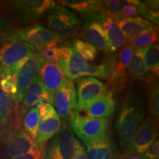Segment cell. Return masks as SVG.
<instances>
[{"label":"cell","instance_id":"1","mask_svg":"<svg viewBox=\"0 0 159 159\" xmlns=\"http://www.w3.org/2000/svg\"><path fill=\"white\" fill-rule=\"evenodd\" d=\"M55 8V2L52 0L12 1L5 4L1 9L7 19L19 24H27L43 16Z\"/></svg>","mask_w":159,"mask_h":159},{"label":"cell","instance_id":"2","mask_svg":"<svg viewBox=\"0 0 159 159\" xmlns=\"http://www.w3.org/2000/svg\"><path fill=\"white\" fill-rule=\"evenodd\" d=\"M47 24L50 31L59 41L71 43V40L79 34L82 22L74 12L60 6L49 16Z\"/></svg>","mask_w":159,"mask_h":159},{"label":"cell","instance_id":"3","mask_svg":"<svg viewBox=\"0 0 159 159\" xmlns=\"http://www.w3.org/2000/svg\"><path fill=\"white\" fill-rule=\"evenodd\" d=\"M44 63L39 52L26 57L13 67L11 72L16 73L17 78V95L14 102L16 108L23 100L27 89L35 78L39 76L41 67Z\"/></svg>","mask_w":159,"mask_h":159},{"label":"cell","instance_id":"4","mask_svg":"<svg viewBox=\"0 0 159 159\" xmlns=\"http://www.w3.org/2000/svg\"><path fill=\"white\" fill-rule=\"evenodd\" d=\"M80 144L71 128L63 125L47 144L45 159H72Z\"/></svg>","mask_w":159,"mask_h":159},{"label":"cell","instance_id":"5","mask_svg":"<svg viewBox=\"0 0 159 159\" xmlns=\"http://www.w3.org/2000/svg\"><path fill=\"white\" fill-rule=\"evenodd\" d=\"M33 46L10 34L0 47V72L11 71L21 60L35 52Z\"/></svg>","mask_w":159,"mask_h":159},{"label":"cell","instance_id":"6","mask_svg":"<svg viewBox=\"0 0 159 159\" xmlns=\"http://www.w3.org/2000/svg\"><path fill=\"white\" fill-rule=\"evenodd\" d=\"M144 117V112L138 105L128 103L122 107L116 123L117 136L122 146L126 148L129 144Z\"/></svg>","mask_w":159,"mask_h":159},{"label":"cell","instance_id":"7","mask_svg":"<svg viewBox=\"0 0 159 159\" xmlns=\"http://www.w3.org/2000/svg\"><path fill=\"white\" fill-rule=\"evenodd\" d=\"M158 137L157 119L150 116L139 125L130 142L125 148V155H143Z\"/></svg>","mask_w":159,"mask_h":159},{"label":"cell","instance_id":"8","mask_svg":"<svg viewBox=\"0 0 159 159\" xmlns=\"http://www.w3.org/2000/svg\"><path fill=\"white\" fill-rule=\"evenodd\" d=\"M71 130L85 144L102 138L107 134L109 125L108 118H83L74 116Z\"/></svg>","mask_w":159,"mask_h":159},{"label":"cell","instance_id":"9","mask_svg":"<svg viewBox=\"0 0 159 159\" xmlns=\"http://www.w3.org/2000/svg\"><path fill=\"white\" fill-rule=\"evenodd\" d=\"M37 146L35 141L21 129H15L7 133L2 141V149L6 159L22 156Z\"/></svg>","mask_w":159,"mask_h":159},{"label":"cell","instance_id":"10","mask_svg":"<svg viewBox=\"0 0 159 159\" xmlns=\"http://www.w3.org/2000/svg\"><path fill=\"white\" fill-rule=\"evenodd\" d=\"M54 102L64 125L71 123L77 106V93L73 81L67 78L55 92Z\"/></svg>","mask_w":159,"mask_h":159},{"label":"cell","instance_id":"11","mask_svg":"<svg viewBox=\"0 0 159 159\" xmlns=\"http://www.w3.org/2000/svg\"><path fill=\"white\" fill-rule=\"evenodd\" d=\"M108 87L92 77H81L77 80V110H81L102 98Z\"/></svg>","mask_w":159,"mask_h":159},{"label":"cell","instance_id":"12","mask_svg":"<svg viewBox=\"0 0 159 159\" xmlns=\"http://www.w3.org/2000/svg\"><path fill=\"white\" fill-rule=\"evenodd\" d=\"M134 49L129 44L119 49L116 55H114V68L108 77L111 91H120L126 87L128 80L127 69L130 64Z\"/></svg>","mask_w":159,"mask_h":159},{"label":"cell","instance_id":"13","mask_svg":"<svg viewBox=\"0 0 159 159\" xmlns=\"http://www.w3.org/2000/svg\"><path fill=\"white\" fill-rule=\"evenodd\" d=\"M101 12L91 13L83 17L85 19V24L81 30V37L85 42L95 47L97 50L99 49L105 54H109L111 53V49L108 40L98 20Z\"/></svg>","mask_w":159,"mask_h":159},{"label":"cell","instance_id":"14","mask_svg":"<svg viewBox=\"0 0 159 159\" xmlns=\"http://www.w3.org/2000/svg\"><path fill=\"white\" fill-rule=\"evenodd\" d=\"M105 69V65L102 63L96 65L85 61L72 47V53L67 64L66 75L71 81L84 75H91L102 79H107L108 73Z\"/></svg>","mask_w":159,"mask_h":159},{"label":"cell","instance_id":"15","mask_svg":"<svg viewBox=\"0 0 159 159\" xmlns=\"http://www.w3.org/2000/svg\"><path fill=\"white\" fill-rule=\"evenodd\" d=\"M13 36L33 46L37 52L42 51L49 43L57 39L49 29L36 23L29 27L14 29L11 32Z\"/></svg>","mask_w":159,"mask_h":159},{"label":"cell","instance_id":"16","mask_svg":"<svg viewBox=\"0 0 159 159\" xmlns=\"http://www.w3.org/2000/svg\"><path fill=\"white\" fill-rule=\"evenodd\" d=\"M39 77L45 89L42 102L52 105L55 92L68 77L56 63L49 62L43 63L40 71Z\"/></svg>","mask_w":159,"mask_h":159},{"label":"cell","instance_id":"17","mask_svg":"<svg viewBox=\"0 0 159 159\" xmlns=\"http://www.w3.org/2000/svg\"><path fill=\"white\" fill-rule=\"evenodd\" d=\"M115 107L116 104H115L114 92L108 89L102 98L95 101L86 108L81 110H77L74 116L83 117V118H107L113 114Z\"/></svg>","mask_w":159,"mask_h":159},{"label":"cell","instance_id":"18","mask_svg":"<svg viewBox=\"0 0 159 159\" xmlns=\"http://www.w3.org/2000/svg\"><path fill=\"white\" fill-rule=\"evenodd\" d=\"M85 144L89 159H118L119 156L114 139L108 133L102 138Z\"/></svg>","mask_w":159,"mask_h":159},{"label":"cell","instance_id":"19","mask_svg":"<svg viewBox=\"0 0 159 159\" xmlns=\"http://www.w3.org/2000/svg\"><path fill=\"white\" fill-rule=\"evenodd\" d=\"M98 20L102 25L110 47L111 52H115L126 44L127 39L117 25L114 18L101 12Z\"/></svg>","mask_w":159,"mask_h":159},{"label":"cell","instance_id":"20","mask_svg":"<svg viewBox=\"0 0 159 159\" xmlns=\"http://www.w3.org/2000/svg\"><path fill=\"white\" fill-rule=\"evenodd\" d=\"M45 89L41 81L39 75L35 78L32 84L30 85L29 89L26 92L23 100L21 101V106L19 107V111L16 112V129H19L21 125V119L25 116L26 113L30 109L33 108V106L40 101H42L43 95L44 94Z\"/></svg>","mask_w":159,"mask_h":159},{"label":"cell","instance_id":"21","mask_svg":"<svg viewBox=\"0 0 159 159\" xmlns=\"http://www.w3.org/2000/svg\"><path fill=\"white\" fill-rule=\"evenodd\" d=\"M121 30L129 41L149 31L157 30L156 26L148 20L140 17H126L115 19Z\"/></svg>","mask_w":159,"mask_h":159},{"label":"cell","instance_id":"22","mask_svg":"<svg viewBox=\"0 0 159 159\" xmlns=\"http://www.w3.org/2000/svg\"><path fill=\"white\" fill-rule=\"evenodd\" d=\"M62 128L61 120L58 114L49 117L40 122L35 142L41 148H44L49 139L54 137Z\"/></svg>","mask_w":159,"mask_h":159},{"label":"cell","instance_id":"23","mask_svg":"<svg viewBox=\"0 0 159 159\" xmlns=\"http://www.w3.org/2000/svg\"><path fill=\"white\" fill-rule=\"evenodd\" d=\"M128 72L133 80L142 79L148 83L156 80L152 75H149L148 67L145 65L139 49L134 51L132 59L128 66Z\"/></svg>","mask_w":159,"mask_h":159},{"label":"cell","instance_id":"24","mask_svg":"<svg viewBox=\"0 0 159 159\" xmlns=\"http://www.w3.org/2000/svg\"><path fill=\"white\" fill-rule=\"evenodd\" d=\"M148 70L158 76L159 74V47L158 43H153L144 48L139 49Z\"/></svg>","mask_w":159,"mask_h":159},{"label":"cell","instance_id":"25","mask_svg":"<svg viewBox=\"0 0 159 159\" xmlns=\"http://www.w3.org/2000/svg\"><path fill=\"white\" fill-rule=\"evenodd\" d=\"M62 5L67 6L81 13L83 17L102 11V7L99 1H85V0H71L61 2Z\"/></svg>","mask_w":159,"mask_h":159},{"label":"cell","instance_id":"26","mask_svg":"<svg viewBox=\"0 0 159 159\" xmlns=\"http://www.w3.org/2000/svg\"><path fill=\"white\" fill-rule=\"evenodd\" d=\"M0 89L14 102L17 95L16 74L11 71L0 72Z\"/></svg>","mask_w":159,"mask_h":159},{"label":"cell","instance_id":"27","mask_svg":"<svg viewBox=\"0 0 159 159\" xmlns=\"http://www.w3.org/2000/svg\"><path fill=\"white\" fill-rule=\"evenodd\" d=\"M41 122L39 109L36 107H33L27 111L24 119V128L25 131L35 141L37 136V132Z\"/></svg>","mask_w":159,"mask_h":159},{"label":"cell","instance_id":"28","mask_svg":"<svg viewBox=\"0 0 159 159\" xmlns=\"http://www.w3.org/2000/svg\"><path fill=\"white\" fill-rule=\"evenodd\" d=\"M12 116H13L12 99L0 89V130L9 124Z\"/></svg>","mask_w":159,"mask_h":159},{"label":"cell","instance_id":"29","mask_svg":"<svg viewBox=\"0 0 159 159\" xmlns=\"http://www.w3.org/2000/svg\"><path fill=\"white\" fill-rule=\"evenodd\" d=\"M158 40V29L152 31H149L144 34L139 35L135 39L130 40L128 44L135 49H140L156 43Z\"/></svg>","mask_w":159,"mask_h":159},{"label":"cell","instance_id":"30","mask_svg":"<svg viewBox=\"0 0 159 159\" xmlns=\"http://www.w3.org/2000/svg\"><path fill=\"white\" fill-rule=\"evenodd\" d=\"M148 102L150 107V111L152 116L156 119L158 118L159 115V89L158 83L156 80L151 81L148 83Z\"/></svg>","mask_w":159,"mask_h":159},{"label":"cell","instance_id":"31","mask_svg":"<svg viewBox=\"0 0 159 159\" xmlns=\"http://www.w3.org/2000/svg\"><path fill=\"white\" fill-rule=\"evenodd\" d=\"M73 48L80 55L85 61L92 62L96 59L98 54L97 49L82 40L76 39L73 42Z\"/></svg>","mask_w":159,"mask_h":159},{"label":"cell","instance_id":"32","mask_svg":"<svg viewBox=\"0 0 159 159\" xmlns=\"http://www.w3.org/2000/svg\"><path fill=\"white\" fill-rule=\"evenodd\" d=\"M15 28L0 9V47L5 43L8 35Z\"/></svg>","mask_w":159,"mask_h":159},{"label":"cell","instance_id":"33","mask_svg":"<svg viewBox=\"0 0 159 159\" xmlns=\"http://www.w3.org/2000/svg\"><path fill=\"white\" fill-rule=\"evenodd\" d=\"M35 107L39 109V113L41 120H43V119L49 118V117L57 114V112L54 108V107L52 106V105L49 104V103L40 101V102L35 105Z\"/></svg>","mask_w":159,"mask_h":159},{"label":"cell","instance_id":"34","mask_svg":"<svg viewBox=\"0 0 159 159\" xmlns=\"http://www.w3.org/2000/svg\"><path fill=\"white\" fill-rule=\"evenodd\" d=\"M11 159H45L44 148H41L38 145L34 150L30 152Z\"/></svg>","mask_w":159,"mask_h":159},{"label":"cell","instance_id":"35","mask_svg":"<svg viewBox=\"0 0 159 159\" xmlns=\"http://www.w3.org/2000/svg\"><path fill=\"white\" fill-rule=\"evenodd\" d=\"M147 159H159V142L155 141L144 153Z\"/></svg>","mask_w":159,"mask_h":159},{"label":"cell","instance_id":"36","mask_svg":"<svg viewBox=\"0 0 159 159\" xmlns=\"http://www.w3.org/2000/svg\"><path fill=\"white\" fill-rule=\"evenodd\" d=\"M145 17L148 19L150 21H152L156 25H158V18H159V13L158 11H156V10H151L149 8L148 13L145 15Z\"/></svg>","mask_w":159,"mask_h":159},{"label":"cell","instance_id":"37","mask_svg":"<svg viewBox=\"0 0 159 159\" xmlns=\"http://www.w3.org/2000/svg\"><path fill=\"white\" fill-rule=\"evenodd\" d=\"M72 159H89L84 146L82 144L80 145Z\"/></svg>","mask_w":159,"mask_h":159},{"label":"cell","instance_id":"38","mask_svg":"<svg viewBox=\"0 0 159 159\" xmlns=\"http://www.w3.org/2000/svg\"><path fill=\"white\" fill-rule=\"evenodd\" d=\"M144 3L148 8L158 11V1H146Z\"/></svg>","mask_w":159,"mask_h":159},{"label":"cell","instance_id":"39","mask_svg":"<svg viewBox=\"0 0 159 159\" xmlns=\"http://www.w3.org/2000/svg\"><path fill=\"white\" fill-rule=\"evenodd\" d=\"M122 159H147L144 155L140 154H130V155H125Z\"/></svg>","mask_w":159,"mask_h":159}]
</instances>
